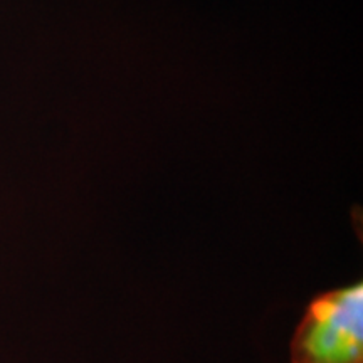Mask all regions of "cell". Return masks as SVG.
<instances>
[{"label":"cell","mask_w":363,"mask_h":363,"mask_svg":"<svg viewBox=\"0 0 363 363\" xmlns=\"http://www.w3.org/2000/svg\"><path fill=\"white\" fill-rule=\"evenodd\" d=\"M289 363H363V284L316 294L289 340Z\"/></svg>","instance_id":"obj_1"}]
</instances>
